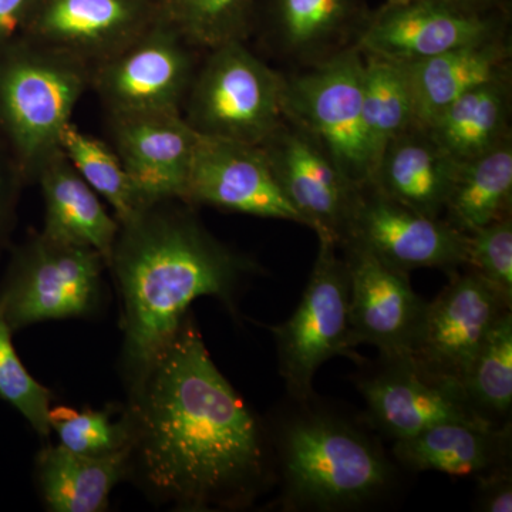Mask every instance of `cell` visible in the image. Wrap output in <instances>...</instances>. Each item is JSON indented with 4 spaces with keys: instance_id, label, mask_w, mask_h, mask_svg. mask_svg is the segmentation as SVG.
Wrapping results in <instances>:
<instances>
[{
    "instance_id": "21",
    "label": "cell",
    "mask_w": 512,
    "mask_h": 512,
    "mask_svg": "<svg viewBox=\"0 0 512 512\" xmlns=\"http://www.w3.org/2000/svg\"><path fill=\"white\" fill-rule=\"evenodd\" d=\"M35 180L45 202L43 234L66 244L92 248L109 264L120 222L60 148L39 168Z\"/></svg>"
},
{
    "instance_id": "11",
    "label": "cell",
    "mask_w": 512,
    "mask_h": 512,
    "mask_svg": "<svg viewBox=\"0 0 512 512\" xmlns=\"http://www.w3.org/2000/svg\"><path fill=\"white\" fill-rule=\"evenodd\" d=\"M500 36H505L504 22L490 9L409 0L387 3L369 16L356 49L363 56L409 64Z\"/></svg>"
},
{
    "instance_id": "37",
    "label": "cell",
    "mask_w": 512,
    "mask_h": 512,
    "mask_svg": "<svg viewBox=\"0 0 512 512\" xmlns=\"http://www.w3.org/2000/svg\"><path fill=\"white\" fill-rule=\"evenodd\" d=\"M440 2L451 3V5L464 6V8L488 9L494 0H440Z\"/></svg>"
},
{
    "instance_id": "26",
    "label": "cell",
    "mask_w": 512,
    "mask_h": 512,
    "mask_svg": "<svg viewBox=\"0 0 512 512\" xmlns=\"http://www.w3.org/2000/svg\"><path fill=\"white\" fill-rule=\"evenodd\" d=\"M512 141L458 164L446 204L447 222L464 234L511 214Z\"/></svg>"
},
{
    "instance_id": "9",
    "label": "cell",
    "mask_w": 512,
    "mask_h": 512,
    "mask_svg": "<svg viewBox=\"0 0 512 512\" xmlns=\"http://www.w3.org/2000/svg\"><path fill=\"white\" fill-rule=\"evenodd\" d=\"M195 49L160 13L130 45L92 67L90 89L109 116L181 113L198 67Z\"/></svg>"
},
{
    "instance_id": "30",
    "label": "cell",
    "mask_w": 512,
    "mask_h": 512,
    "mask_svg": "<svg viewBox=\"0 0 512 512\" xmlns=\"http://www.w3.org/2000/svg\"><path fill=\"white\" fill-rule=\"evenodd\" d=\"M161 16L197 49L245 42L255 0H157Z\"/></svg>"
},
{
    "instance_id": "35",
    "label": "cell",
    "mask_w": 512,
    "mask_h": 512,
    "mask_svg": "<svg viewBox=\"0 0 512 512\" xmlns=\"http://www.w3.org/2000/svg\"><path fill=\"white\" fill-rule=\"evenodd\" d=\"M39 0H0V52L22 39Z\"/></svg>"
},
{
    "instance_id": "39",
    "label": "cell",
    "mask_w": 512,
    "mask_h": 512,
    "mask_svg": "<svg viewBox=\"0 0 512 512\" xmlns=\"http://www.w3.org/2000/svg\"><path fill=\"white\" fill-rule=\"evenodd\" d=\"M146 2L156 3L157 5V0H146Z\"/></svg>"
},
{
    "instance_id": "20",
    "label": "cell",
    "mask_w": 512,
    "mask_h": 512,
    "mask_svg": "<svg viewBox=\"0 0 512 512\" xmlns=\"http://www.w3.org/2000/svg\"><path fill=\"white\" fill-rule=\"evenodd\" d=\"M458 164L416 124L384 147L367 185L410 210L440 218Z\"/></svg>"
},
{
    "instance_id": "19",
    "label": "cell",
    "mask_w": 512,
    "mask_h": 512,
    "mask_svg": "<svg viewBox=\"0 0 512 512\" xmlns=\"http://www.w3.org/2000/svg\"><path fill=\"white\" fill-rule=\"evenodd\" d=\"M367 19L360 0H271L266 40L276 56L305 69L356 47Z\"/></svg>"
},
{
    "instance_id": "8",
    "label": "cell",
    "mask_w": 512,
    "mask_h": 512,
    "mask_svg": "<svg viewBox=\"0 0 512 512\" xmlns=\"http://www.w3.org/2000/svg\"><path fill=\"white\" fill-rule=\"evenodd\" d=\"M333 239L319 238L311 278L296 311L281 325L269 326L278 352L279 373L298 403L313 400V377L335 356L362 363L349 318V274Z\"/></svg>"
},
{
    "instance_id": "7",
    "label": "cell",
    "mask_w": 512,
    "mask_h": 512,
    "mask_svg": "<svg viewBox=\"0 0 512 512\" xmlns=\"http://www.w3.org/2000/svg\"><path fill=\"white\" fill-rule=\"evenodd\" d=\"M365 56L345 50L285 76V120L308 134L356 187L370 183L373 161L363 126Z\"/></svg>"
},
{
    "instance_id": "28",
    "label": "cell",
    "mask_w": 512,
    "mask_h": 512,
    "mask_svg": "<svg viewBox=\"0 0 512 512\" xmlns=\"http://www.w3.org/2000/svg\"><path fill=\"white\" fill-rule=\"evenodd\" d=\"M60 150L83 180L113 208L120 224L150 205L141 197L111 144L84 133L73 121L63 128Z\"/></svg>"
},
{
    "instance_id": "27",
    "label": "cell",
    "mask_w": 512,
    "mask_h": 512,
    "mask_svg": "<svg viewBox=\"0 0 512 512\" xmlns=\"http://www.w3.org/2000/svg\"><path fill=\"white\" fill-rule=\"evenodd\" d=\"M362 117L375 170L384 147L416 126L412 89L402 64L365 56Z\"/></svg>"
},
{
    "instance_id": "32",
    "label": "cell",
    "mask_w": 512,
    "mask_h": 512,
    "mask_svg": "<svg viewBox=\"0 0 512 512\" xmlns=\"http://www.w3.org/2000/svg\"><path fill=\"white\" fill-rule=\"evenodd\" d=\"M13 330L0 308V397L6 400L30 424L42 439L52 433L49 413L53 394L37 382L16 352L12 342Z\"/></svg>"
},
{
    "instance_id": "6",
    "label": "cell",
    "mask_w": 512,
    "mask_h": 512,
    "mask_svg": "<svg viewBox=\"0 0 512 512\" xmlns=\"http://www.w3.org/2000/svg\"><path fill=\"white\" fill-rule=\"evenodd\" d=\"M106 259L92 248L32 235L13 254L0 288L10 328L96 315L104 301Z\"/></svg>"
},
{
    "instance_id": "33",
    "label": "cell",
    "mask_w": 512,
    "mask_h": 512,
    "mask_svg": "<svg viewBox=\"0 0 512 512\" xmlns=\"http://www.w3.org/2000/svg\"><path fill=\"white\" fill-rule=\"evenodd\" d=\"M512 305L511 214L467 234V266Z\"/></svg>"
},
{
    "instance_id": "10",
    "label": "cell",
    "mask_w": 512,
    "mask_h": 512,
    "mask_svg": "<svg viewBox=\"0 0 512 512\" xmlns=\"http://www.w3.org/2000/svg\"><path fill=\"white\" fill-rule=\"evenodd\" d=\"M450 275V284L426 303L409 356L427 375L463 387L491 329L511 305L470 268Z\"/></svg>"
},
{
    "instance_id": "29",
    "label": "cell",
    "mask_w": 512,
    "mask_h": 512,
    "mask_svg": "<svg viewBox=\"0 0 512 512\" xmlns=\"http://www.w3.org/2000/svg\"><path fill=\"white\" fill-rule=\"evenodd\" d=\"M468 402L494 427L511 426L512 315L505 312L491 329L463 383Z\"/></svg>"
},
{
    "instance_id": "25",
    "label": "cell",
    "mask_w": 512,
    "mask_h": 512,
    "mask_svg": "<svg viewBox=\"0 0 512 512\" xmlns=\"http://www.w3.org/2000/svg\"><path fill=\"white\" fill-rule=\"evenodd\" d=\"M510 72L474 87L454 100L426 127L457 163L481 156L511 137Z\"/></svg>"
},
{
    "instance_id": "5",
    "label": "cell",
    "mask_w": 512,
    "mask_h": 512,
    "mask_svg": "<svg viewBox=\"0 0 512 512\" xmlns=\"http://www.w3.org/2000/svg\"><path fill=\"white\" fill-rule=\"evenodd\" d=\"M284 83L245 42L225 43L198 64L181 114L202 137L261 146L284 124Z\"/></svg>"
},
{
    "instance_id": "15",
    "label": "cell",
    "mask_w": 512,
    "mask_h": 512,
    "mask_svg": "<svg viewBox=\"0 0 512 512\" xmlns=\"http://www.w3.org/2000/svg\"><path fill=\"white\" fill-rule=\"evenodd\" d=\"M183 201L303 225L276 183L262 148L235 141L198 137Z\"/></svg>"
},
{
    "instance_id": "24",
    "label": "cell",
    "mask_w": 512,
    "mask_h": 512,
    "mask_svg": "<svg viewBox=\"0 0 512 512\" xmlns=\"http://www.w3.org/2000/svg\"><path fill=\"white\" fill-rule=\"evenodd\" d=\"M130 448L110 456L92 457L47 444L37 453V490L46 510L101 512L109 507L111 491L127 480Z\"/></svg>"
},
{
    "instance_id": "13",
    "label": "cell",
    "mask_w": 512,
    "mask_h": 512,
    "mask_svg": "<svg viewBox=\"0 0 512 512\" xmlns=\"http://www.w3.org/2000/svg\"><path fill=\"white\" fill-rule=\"evenodd\" d=\"M357 387L365 399L367 423L394 441L448 421L488 424L460 384L427 375L410 356H380L373 370L359 376Z\"/></svg>"
},
{
    "instance_id": "17",
    "label": "cell",
    "mask_w": 512,
    "mask_h": 512,
    "mask_svg": "<svg viewBox=\"0 0 512 512\" xmlns=\"http://www.w3.org/2000/svg\"><path fill=\"white\" fill-rule=\"evenodd\" d=\"M340 247L348 266L353 342L376 346L380 356H409L427 302L413 291L407 272L353 242Z\"/></svg>"
},
{
    "instance_id": "12",
    "label": "cell",
    "mask_w": 512,
    "mask_h": 512,
    "mask_svg": "<svg viewBox=\"0 0 512 512\" xmlns=\"http://www.w3.org/2000/svg\"><path fill=\"white\" fill-rule=\"evenodd\" d=\"M345 242L360 245L407 274L421 268L453 274L467 266V234L390 200L372 185L360 188Z\"/></svg>"
},
{
    "instance_id": "14",
    "label": "cell",
    "mask_w": 512,
    "mask_h": 512,
    "mask_svg": "<svg viewBox=\"0 0 512 512\" xmlns=\"http://www.w3.org/2000/svg\"><path fill=\"white\" fill-rule=\"evenodd\" d=\"M303 225L342 244L360 188L308 134L289 121L259 146Z\"/></svg>"
},
{
    "instance_id": "34",
    "label": "cell",
    "mask_w": 512,
    "mask_h": 512,
    "mask_svg": "<svg viewBox=\"0 0 512 512\" xmlns=\"http://www.w3.org/2000/svg\"><path fill=\"white\" fill-rule=\"evenodd\" d=\"M476 507L484 512L512 511L511 466L494 468L478 476Z\"/></svg>"
},
{
    "instance_id": "38",
    "label": "cell",
    "mask_w": 512,
    "mask_h": 512,
    "mask_svg": "<svg viewBox=\"0 0 512 512\" xmlns=\"http://www.w3.org/2000/svg\"><path fill=\"white\" fill-rule=\"evenodd\" d=\"M409 2V0H389V3H406Z\"/></svg>"
},
{
    "instance_id": "3",
    "label": "cell",
    "mask_w": 512,
    "mask_h": 512,
    "mask_svg": "<svg viewBox=\"0 0 512 512\" xmlns=\"http://www.w3.org/2000/svg\"><path fill=\"white\" fill-rule=\"evenodd\" d=\"M302 410L272 434L279 505L284 511H350L369 505L393 484L383 448L355 424L299 403Z\"/></svg>"
},
{
    "instance_id": "4",
    "label": "cell",
    "mask_w": 512,
    "mask_h": 512,
    "mask_svg": "<svg viewBox=\"0 0 512 512\" xmlns=\"http://www.w3.org/2000/svg\"><path fill=\"white\" fill-rule=\"evenodd\" d=\"M90 76L89 64L23 37L0 52V130L23 180L59 150Z\"/></svg>"
},
{
    "instance_id": "36",
    "label": "cell",
    "mask_w": 512,
    "mask_h": 512,
    "mask_svg": "<svg viewBox=\"0 0 512 512\" xmlns=\"http://www.w3.org/2000/svg\"><path fill=\"white\" fill-rule=\"evenodd\" d=\"M20 177L18 170H10L0 158V245L8 235L10 221H12L13 202H15L16 180Z\"/></svg>"
},
{
    "instance_id": "31",
    "label": "cell",
    "mask_w": 512,
    "mask_h": 512,
    "mask_svg": "<svg viewBox=\"0 0 512 512\" xmlns=\"http://www.w3.org/2000/svg\"><path fill=\"white\" fill-rule=\"evenodd\" d=\"M50 430L59 444L74 453L101 457L128 450L133 440V419L128 406L77 410L55 406L49 413Z\"/></svg>"
},
{
    "instance_id": "16",
    "label": "cell",
    "mask_w": 512,
    "mask_h": 512,
    "mask_svg": "<svg viewBox=\"0 0 512 512\" xmlns=\"http://www.w3.org/2000/svg\"><path fill=\"white\" fill-rule=\"evenodd\" d=\"M160 15L146 0H39L23 39L90 67L116 55Z\"/></svg>"
},
{
    "instance_id": "18",
    "label": "cell",
    "mask_w": 512,
    "mask_h": 512,
    "mask_svg": "<svg viewBox=\"0 0 512 512\" xmlns=\"http://www.w3.org/2000/svg\"><path fill=\"white\" fill-rule=\"evenodd\" d=\"M111 147L147 204L184 200L198 134L181 113L109 116Z\"/></svg>"
},
{
    "instance_id": "22",
    "label": "cell",
    "mask_w": 512,
    "mask_h": 512,
    "mask_svg": "<svg viewBox=\"0 0 512 512\" xmlns=\"http://www.w3.org/2000/svg\"><path fill=\"white\" fill-rule=\"evenodd\" d=\"M393 457L412 471L483 476L511 461V426L448 421L394 441Z\"/></svg>"
},
{
    "instance_id": "23",
    "label": "cell",
    "mask_w": 512,
    "mask_h": 512,
    "mask_svg": "<svg viewBox=\"0 0 512 512\" xmlns=\"http://www.w3.org/2000/svg\"><path fill=\"white\" fill-rule=\"evenodd\" d=\"M510 59L507 36H500L402 64L412 89L417 126H430L458 97L510 72Z\"/></svg>"
},
{
    "instance_id": "1",
    "label": "cell",
    "mask_w": 512,
    "mask_h": 512,
    "mask_svg": "<svg viewBox=\"0 0 512 512\" xmlns=\"http://www.w3.org/2000/svg\"><path fill=\"white\" fill-rule=\"evenodd\" d=\"M127 478L187 512L244 510L275 484L272 434L215 366L191 315L128 392Z\"/></svg>"
},
{
    "instance_id": "2",
    "label": "cell",
    "mask_w": 512,
    "mask_h": 512,
    "mask_svg": "<svg viewBox=\"0 0 512 512\" xmlns=\"http://www.w3.org/2000/svg\"><path fill=\"white\" fill-rule=\"evenodd\" d=\"M190 204L153 202L121 222L107 268L121 301V373L136 389L190 313L212 296L237 313V299L261 266L218 241Z\"/></svg>"
}]
</instances>
